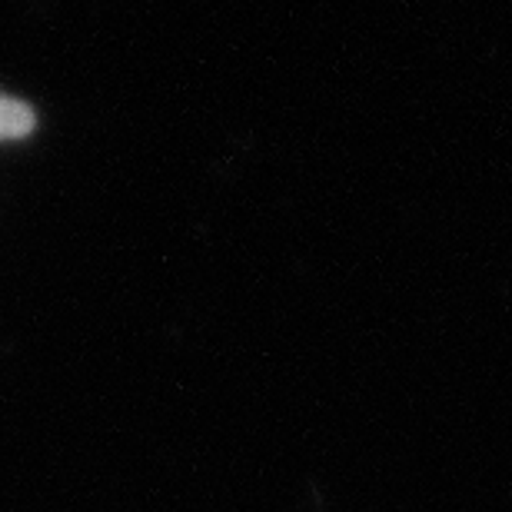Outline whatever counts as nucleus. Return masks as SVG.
<instances>
[{"label": "nucleus", "mask_w": 512, "mask_h": 512, "mask_svg": "<svg viewBox=\"0 0 512 512\" xmlns=\"http://www.w3.org/2000/svg\"><path fill=\"white\" fill-rule=\"evenodd\" d=\"M34 124H37V117L24 100L0 94V140L27 137V133L34 130Z\"/></svg>", "instance_id": "obj_1"}]
</instances>
